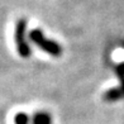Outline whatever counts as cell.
<instances>
[{"mask_svg": "<svg viewBox=\"0 0 124 124\" xmlns=\"http://www.w3.org/2000/svg\"><path fill=\"white\" fill-rule=\"evenodd\" d=\"M32 122L33 124H52V119L47 113H37L33 116Z\"/></svg>", "mask_w": 124, "mask_h": 124, "instance_id": "cell-4", "label": "cell"}, {"mask_svg": "<svg viewBox=\"0 0 124 124\" xmlns=\"http://www.w3.org/2000/svg\"><path fill=\"white\" fill-rule=\"evenodd\" d=\"M14 122L15 124H29V118L24 113H19L14 116Z\"/></svg>", "mask_w": 124, "mask_h": 124, "instance_id": "cell-5", "label": "cell"}, {"mask_svg": "<svg viewBox=\"0 0 124 124\" xmlns=\"http://www.w3.org/2000/svg\"><path fill=\"white\" fill-rule=\"evenodd\" d=\"M116 75L120 78L122 86L106 91L105 95H104V99L106 101H114V100H118V99L124 96V63H120V65L116 66Z\"/></svg>", "mask_w": 124, "mask_h": 124, "instance_id": "cell-3", "label": "cell"}, {"mask_svg": "<svg viewBox=\"0 0 124 124\" xmlns=\"http://www.w3.org/2000/svg\"><path fill=\"white\" fill-rule=\"evenodd\" d=\"M29 38L33 43H36L39 48H42L44 52L49 53L51 56H56L57 57V56L62 53V48L60 44L51 41V39H47L39 29H33L29 33Z\"/></svg>", "mask_w": 124, "mask_h": 124, "instance_id": "cell-1", "label": "cell"}, {"mask_svg": "<svg viewBox=\"0 0 124 124\" xmlns=\"http://www.w3.org/2000/svg\"><path fill=\"white\" fill-rule=\"evenodd\" d=\"M27 22L24 19H19L15 24V43L18 53L22 57H29L31 47L27 42Z\"/></svg>", "mask_w": 124, "mask_h": 124, "instance_id": "cell-2", "label": "cell"}]
</instances>
